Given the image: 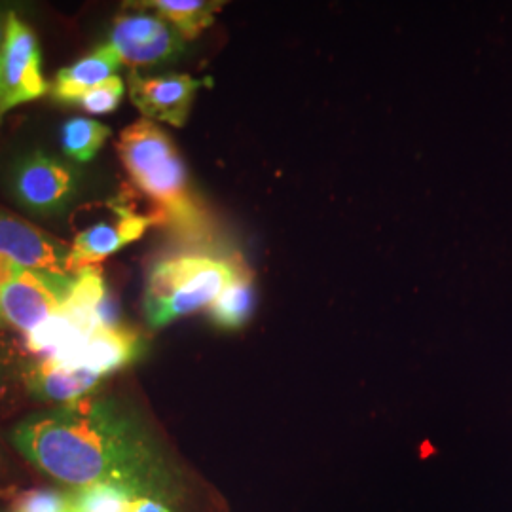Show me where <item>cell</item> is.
<instances>
[{"label":"cell","mask_w":512,"mask_h":512,"mask_svg":"<svg viewBox=\"0 0 512 512\" xmlns=\"http://www.w3.org/2000/svg\"><path fill=\"white\" fill-rule=\"evenodd\" d=\"M10 439L42 473L74 488L109 484L162 501L171 484L147 425L110 397H84L33 414L19 421Z\"/></svg>","instance_id":"1"},{"label":"cell","mask_w":512,"mask_h":512,"mask_svg":"<svg viewBox=\"0 0 512 512\" xmlns=\"http://www.w3.org/2000/svg\"><path fill=\"white\" fill-rule=\"evenodd\" d=\"M118 154L131 183L154 202L164 224L190 241L209 234L207 211L192 188L183 156L164 129L145 118L137 120L122 131Z\"/></svg>","instance_id":"2"},{"label":"cell","mask_w":512,"mask_h":512,"mask_svg":"<svg viewBox=\"0 0 512 512\" xmlns=\"http://www.w3.org/2000/svg\"><path fill=\"white\" fill-rule=\"evenodd\" d=\"M245 262L239 256L183 253L165 256L148 272L143 310L148 327L169 323L209 308Z\"/></svg>","instance_id":"3"},{"label":"cell","mask_w":512,"mask_h":512,"mask_svg":"<svg viewBox=\"0 0 512 512\" xmlns=\"http://www.w3.org/2000/svg\"><path fill=\"white\" fill-rule=\"evenodd\" d=\"M74 274L16 266L0 285V313L12 327L29 334L71 298Z\"/></svg>","instance_id":"4"},{"label":"cell","mask_w":512,"mask_h":512,"mask_svg":"<svg viewBox=\"0 0 512 512\" xmlns=\"http://www.w3.org/2000/svg\"><path fill=\"white\" fill-rule=\"evenodd\" d=\"M46 92L48 82L42 76L37 35L16 12H8L0 46V120L8 110L35 101Z\"/></svg>","instance_id":"5"},{"label":"cell","mask_w":512,"mask_h":512,"mask_svg":"<svg viewBox=\"0 0 512 512\" xmlns=\"http://www.w3.org/2000/svg\"><path fill=\"white\" fill-rule=\"evenodd\" d=\"M10 186L14 198L27 211L57 215L73 202L78 192V173L54 156L33 150L14 165Z\"/></svg>","instance_id":"6"},{"label":"cell","mask_w":512,"mask_h":512,"mask_svg":"<svg viewBox=\"0 0 512 512\" xmlns=\"http://www.w3.org/2000/svg\"><path fill=\"white\" fill-rule=\"evenodd\" d=\"M109 44L131 69L162 65L183 54L184 38L158 14L133 12L114 19Z\"/></svg>","instance_id":"7"},{"label":"cell","mask_w":512,"mask_h":512,"mask_svg":"<svg viewBox=\"0 0 512 512\" xmlns=\"http://www.w3.org/2000/svg\"><path fill=\"white\" fill-rule=\"evenodd\" d=\"M110 209L116 215L114 219L92 224L74 239L67 262L69 274L92 268L93 264L103 262L129 243L143 238L150 226L164 224L160 213H139L128 203H110Z\"/></svg>","instance_id":"8"},{"label":"cell","mask_w":512,"mask_h":512,"mask_svg":"<svg viewBox=\"0 0 512 512\" xmlns=\"http://www.w3.org/2000/svg\"><path fill=\"white\" fill-rule=\"evenodd\" d=\"M200 88L202 82L188 74L143 76L131 71L128 78L129 99L145 120L164 122L175 128L186 124Z\"/></svg>","instance_id":"9"},{"label":"cell","mask_w":512,"mask_h":512,"mask_svg":"<svg viewBox=\"0 0 512 512\" xmlns=\"http://www.w3.org/2000/svg\"><path fill=\"white\" fill-rule=\"evenodd\" d=\"M143 338L141 334L124 327L114 329H97L92 336L78 342L76 346L63 349L54 359L59 365L73 368H88L99 376H109L122 368L137 361L143 353Z\"/></svg>","instance_id":"10"},{"label":"cell","mask_w":512,"mask_h":512,"mask_svg":"<svg viewBox=\"0 0 512 512\" xmlns=\"http://www.w3.org/2000/svg\"><path fill=\"white\" fill-rule=\"evenodd\" d=\"M69 247L37 226L0 211V256L21 268L67 272Z\"/></svg>","instance_id":"11"},{"label":"cell","mask_w":512,"mask_h":512,"mask_svg":"<svg viewBox=\"0 0 512 512\" xmlns=\"http://www.w3.org/2000/svg\"><path fill=\"white\" fill-rule=\"evenodd\" d=\"M101 380L103 376L88 368L59 365L54 359H42L27 370L29 391L40 401L59 406L90 397V393L101 384Z\"/></svg>","instance_id":"12"},{"label":"cell","mask_w":512,"mask_h":512,"mask_svg":"<svg viewBox=\"0 0 512 512\" xmlns=\"http://www.w3.org/2000/svg\"><path fill=\"white\" fill-rule=\"evenodd\" d=\"M122 61L114 48L107 44H101L93 50L92 54L84 55L73 65L59 69L55 74L54 82L50 93L55 101L67 103V105H78V101L99 86L101 82L109 80L110 76L120 69Z\"/></svg>","instance_id":"13"},{"label":"cell","mask_w":512,"mask_h":512,"mask_svg":"<svg viewBox=\"0 0 512 512\" xmlns=\"http://www.w3.org/2000/svg\"><path fill=\"white\" fill-rule=\"evenodd\" d=\"M255 302V275L247 266H243L207 308V313L215 327L238 330L251 319Z\"/></svg>","instance_id":"14"},{"label":"cell","mask_w":512,"mask_h":512,"mask_svg":"<svg viewBox=\"0 0 512 512\" xmlns=\"http://www.w3.org/2000/svg\"><path fill=\"white\" fill-rule=\"evenodd\" d=\"M141 6L152 8L160 18H164L169 25L184 40H194L200 37L207 27L213 25L215 16L219 14L224 2L213 0H152L141 2Z\"/></svg>","instance_id":"15"},{"label":"cell","mask_w":512,"mask_h":512,"mask_svg":"<svg viewBox=\"0 0 512 512\" xmlns=\"http://www.w3.org/2000/svg\"><path fill=\"white\" fill-rule=\"evenodd\" d=\"M109 137L110 129L107 126L84 116H74L67 120L59 133V141L65 156L80 164L93 160Z\"/></svg>","instance_id":"16"},{"label":"cell","mask_w":512,"mask_h":512,"mask_svg":"<svg viewBox=\"0 0 512 512\" xmlns=\"http://www.w3.org/2000/svg\"><path fill=\"white\" fill-rule=\"evenodd\" d=\"M67 495L71 512H129L131 501L137 497L124 488L109 484L74 488Z\"/></svg>","instance_id":"17"},{"label":"cell","mask_w":512,"mask_h":512,"mask_svg":"<svg viewBox=\"0 0 512 512\" xmlns=\"http://www.w3.org/2000/svg\"><path fill=\"white\" fill-rule=\"evenodd\" d=\"M124 92H126L124 80L118 74H114L109 80L101 82L99 86H95L93 90L86 93L78 101V105L90 114H110L120 107Z\"/></svg>","instance_id":"18"},{"label":"cell","mask_w":512,"mask_h":512,"mask_svg":"<svg viewBox=\"0 0 512 512\" xmlns=\"http://www.w3.org/2000/svg\"><path fill=\"white\" fill-rule=\"evenodd\" d=\"M12 512H71L69 495L55 490H33L19 497Z\"/></svg>","instance_id":"19"},{"label":"cell","mask_w":512,"mask_h":512,"mask_svg":"<svg viewBox=\"0 0 512 512\" xmlns=\"http://www.w3.org/2000/svg\"><path fill=\"white\" fill-rule=\"evenodd\" d=\"M118 317H120V310H118V304H116L114 296L110 293L105 294L99 308H97L99 325L103 329H114V327H118Z\"/></svg>","instance_id":"20"},{"label":"cell","mask_w":512,"mask_h":512,"mask_svg":"<svg viewBox=\"0 0 512 512\" xmlns=\"http://www.w3.org/2000/svg\"><path fill=\"white\" fill-rule=\"evenodd\" d=\"M18 374V366L14 357L0 346V395L14 384V378Z\"/></svg>","instance_id":"21"},{"label":"cell","mask_w":512,"mask_h":512,"mask_svg":"<svg viewBox=\"0 0 512 512\" xmlns=\"http://www.w3.org/2000/svg\"><path fill=\"white\" fill-rule=\"evenodd\" d=\"M129 512H171L164 501L154 497H135L129 505Z\"/></svg>","instance_id":"22"},{"label":"cell","mask_w":512,"mask_h":512,"mask_svg":"<svg viewBox=\"0 0 512 512\" xmlns=\"http://www.w3.org/2000/svg\"><path fill=\"white\" fill-rule=\"evenodd\" d=\"M6 18H8V14L4 16V14L0 12V46H2V42H4V33H6Z\"/></svg>","instance_id":"23"},{"label":"cell","mask_w":512,"mask_h":512,"mask_svg":"<svg viewBox=\"0 0 512 512\" xmlns=\"http://www.w3.org/2000/svg\"><path fill=\"white\" fill-rule=\"evenodd\" d=\"M6 325V321H4V317H2V313H0V329Z\"/></svg>","instance_id":"24"}]
</instances>
